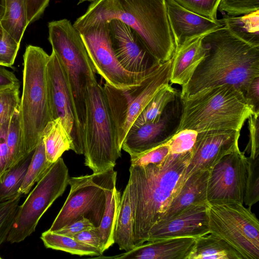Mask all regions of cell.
<instances>
[{
	"instance_id": "6da1fadb",
	"label": "cell",
	"mask_w": 259,
	"mask_h": 259,
	"mask_svg": "<svg viewBox=\"0 0 259 259\" xmlns=\"http://www.w3.org/2000/svg\"><path fill=\"white\" fill-rule=\"evenodd\" d=\"M191 150L169 153L160 163L131 165L128 183L134 217L135 247L147 241L150 229L163 217L179 192Z\"/></svg>"
},
{
	"instance_id": "e575fe53",
	"label": "cell",
	"mask_w": 259,
	"mask_h": 259,
	"mask_svg": "<svg viewBox=\"0 0 259 259\" xmlns=\"http://www.w3.org/2000/svg\"><path fill=\"white\" fill-rule=\"evenodd\" d=\"M22 196L18 193L13 198L0 202V246L7 240ZM2 258L0 255V259Z\"/></svg>"
},
{
	"instance_id": "ee69618b",
	"label": "cell",
	"mask_w": 259,
	"mask_h": 259,
	"mask_svg": "<svg viewBox=\"0 0 259 259\" xmlns=\"http://www.w3.org/2000/svg\"><path fill=\"white\" fill-rule=\"evenodd\" d=\"M71 237L77 241L99 249L102 253L101 251L102 242L97 227L84 230L73 235Z\"/></svg>"
},
{
	"instance_id": "bcb514c9",
	"label": "cell",
	"mask_w": 259,
	"mask_h": 259,
	"mask_svg": "<svg viewBox=\"0 0 259 259\" xmlns=\"http://www.w3.org/2000/svg\"><path fill=\"white\" fill-rule=\"evenodd\" d=\"M94 227V225L89 219L83 218L54 232L72 237L78 233Z\"/></svg>"
},
{
	"instance_id": "277c9868",
	"label": "cell",
	"mask_w": 259,
	"mask_h": 259,
	"mask_svg": "<svg viewBox=\"0 0 259 259\" xmlns=\"http://www.w3.org/2000/svg\"><path fill=\"white\" fill-rule=\"evenodd\" d=\"M49 40L65 71L75 118L73 151L83 154V130L88 87L97 81L96 71L79 31L67 19L50 22Z\"/></svg>"
},
{
	"instance_id": "3957f363",
	"label": "cell",
	"mask_w": 259,
	"mask_h": 259,
	"mask_svg": "<svg viewBox=\"0 0 259 259\" xmlns=\"http://www.w3.org/2000/svg\"><path fill=\"white\" fill-rule=\"evenodd\" d=\"M113 19L135 30L159 63L172 57L176 47L164 0H97L73 25L79 31Z\"/></svg>"
},
{
	"instance_id": "8d00e7d4",
	"label": "cell",
	"mask_w": 259,
	"mask_h": 259,
	"mask_svg": "<svg viewBox=\"0 0 259 259\" xmlns=\"http://www.w3.org/2000/svg\"><path fill=\"white\" fill-rule=\"evenodd\" d=\"M184 8L212 20L217 14L221 0H174Z\"/></svg>"
},
{
	"instance_id": "2e32d148",
	"label": "cell",
	"mask_w": 259,
	"mask_h": 259,
	"mask_svg": "<svg viewBox=\"0 0 259 259\" xmlns=\"http://www.w3.org/2000/svg\"><path fill=\"white\" fill-rule=\"evenodd\" d=\"M239 131H208L197 133L191 157L185 169L182 185L193 173L209 170L224 156L240 150Z\"/></svg>"
},
{
	"instance_id": "7bdbcfd3",
	"label": "cell",
	"mask_w": 259,
	"mask_h": 259,
	"mask_svg": "<svg viewBox=\"0 0 259 259\" xmlns=\"http://www.w3.org/2000/svg\"><path fill=\"white\" fill-rule=\"evenodd\" d=\"M50 0H25L29 24L43 14Z\"/></svg>"
},
{
	"instance_id": "d6986e66",
	"label": "cell",
	"mask_w": 259,
	"mask_h": 259,
	"mask_svg": "<svg viewBox=\"0 0 259 259\" xmlns=\"http://www.w3.org/2000/svg\"><path fill=\"white\" fill-rule=\"evenodd\" d=\"M164 1L176 47L190 39L205 36L224 26L221 20H212L195 14L174 0Z\"/></svg>"
},
{
	"instance_id": "b9f144b4",
	"label": "cell",
	"mask_w": 259,
	"mask_h": 259,
	"mask_svg": "<svg viewBox=\"0 0 259 259\" xmlns=\"http://www.w3.org/2000/svg\"><path fill=\"white\" fill-rule=\"evenodd\" d=\"M259 113H253L248 118L249 141L244 151L250 153L249 157L255 158L259 155Z\"/></svg>"
},
{
	"instance_id": "7402d4cb",
	"label": "cell",
	"mask_w": 259,
	"mask_h": 259,
	"mask_svg": "<svg viewBox=\"0 0 259 259\" xmlns=\"http://www.w3.org/2000/svg\"><path fill=\"white\" fill-rule=\"evenodd\" d=\"M209 172V170H201L191 175L184 182L161 219L171 216L192 204L207 202Z\"/></svg>"
},
{
	"instance_id": "f35d334b",
	"label": "cell",
	"mask_w": 259,
	"mask_h": 259,
	"mask_svg": "<svg viewBox=\"0 0 259 259\" xmlns=\"http://www.w3.org/2000/svg\"><path fill=\"white\" fill-rule=\"evenodd\" d=\"M218 10L229 16H241L259 10V0H221Z\"/></svg>"
},
{
	"instance_id": "4316f807",
	"label": "cell",
	"mask_w": 259,
	"mask_h": 259,
	"mask_svg": "<svg viewBox=\"0 0 259 259\" xmlns=\"http://www.w3.org/2000/svg\"><path fill=\"white\" fill-rule=\"evenodd\" d=\"M221 20L236 37L251 45L259 47V10L238 16L225 15Z\"/></svg>"
},
{
	"instance_id": "7a4b0ae2",
	"label": "cell",
	"mask_w": 259,
	"mask_h": 259,
	"mask_svg": "<svg viewBox=\"0 0 259 259\" xmlns=\"http://www.w3.org/2000/svg\"><path fill=\"white\" fill-rule=\"evenodd\" d=\"M202 42L205 57L182 87V98L226 84L243 94L250 82L259 77V47L238 38L225 26L205 35Z\"/></svg>"
},
{
	"instance_id": "d4e9b609",
	"label": "cell",
	"mask_w": 259,
	"mask_h": 259,
	"mask_svg": "<svg viewBox=\"0 0 259 259\" xmlns=\"http://www.w3.org/2000/svg\"><path fill=\"white\" fill-rule=\"evenodd\" d=\"M116 179L105 189L106 203L101 223L97 227L102 242V253L114 243L115 223L118 212L121 196L116 188Z\"/></svg>"
},
{
	"instance_id": "8992f818",
	"label": "cell",
	"mask_w": 259,
	"mask_h": 259,
	"mask_svg": "<svg viewBox=\"0 0 259 259\" xmlns=\"http://www.w3.org/2000/svg\"><path fill=\"white\" fill-rule=\"evenodd\" d=\"M49 56L42 48L28 46L23 55V90L20 99L22 144L25 155L31 154L52 120L47 82Z\"/></svg>"
},
{
	"instance_id": "f907efd6",
	"label": "cell",
	"mask_w": 259,
	"mask_h": 259,
	"mask_svg": "<svg viewBox=\"0 0 259 259\" xmlns=\"http://www.w3.org/2000/svg\"><path fill=\"white\" fill-rule=\"evenodd\" d=\"M97 1V0H79L78 4H80L81 3H83L84 2H87V1H88V2H94V1Z\"/></svg>"
},
{
	"instance_id": "f546056e",
	"label": "cell",
	"mask_w": 259,
	"mask_h": 259,
	"mask_svg": "<svg viewBox=\"0 0 259 259\" xmlns=\"http://www.w3.org/2000/svg\"><path fill=\"white\" fill-rule=\"evenodd\" d=\"M179 92L169 83L164 86L143 110L130 130L137 128L156 119L168 104L175 99Z\"/></svg>"
},
{
	"instance_id": "681fc988",
	"label": "cell",
	"mask_w": 259,
	"mask_h": 259,
	"mask_svg": "<svg viewBox=\"0 0 259 259\" xmlns=\"http://www.w3.org/2000/svg\"><path fill=\"white\" fill-rule=\"evenodd\" d=\"M5 4L4 0H0V20L4 12Z\"/></svg>"
},
{
	"instance_id": "8fae6325",
	"label": "cell",
	"mask_w": 259,
	"mask_h": 259,
	"mask_svg": "<svg viewBox=\"0 0 259 259\" xmlns=\"http://www.w3.org/2000/svg\"><path fill=\"white\" fill-rule=\"evenodd\" d=\"M69 179L68 168L61 157L19 205L7 241L22 242L35 231L43 214L64 192Z\"/></svg>"
},
{
	"instance_id": "9a60e30c",
	"label": "cell",
	"mask_w": 259,
	"mask_h": 259,
	"mask_svg": "<svg viewBox=\"0 0 259 259\" xmlns=\"http://www.w3.org/2000/svg\"><path fill=\"white\" fill-rule=\"evenodd\" d=\"M109 22L112 48L124 69L133 73L148 74L161 64L133 28L118 20Z\"/></svg>"
},
{
	"instance_id": "ac0fdd59",
	"label": "cell",
	"mask_w": 259,
	"mask_h": 259,
	"mask_svg": "<svg viewBox=\"0 0 259 259\" xmlns=\"http://www.w3.org/2000/svg\"><path fill=\"white\" fill-rule=\"evenodd\" d=\"M47 82L52 120L61 119L73 143L75 123L71 95L64 69L53 51L47 65Z\"/></svg>"
},
{
	"instance_id": "f1b7e54d",
	"label": "cell",
	"mask_w": 259,
	"mask_h": 259,
	"mask_svg": "<svg viewBox=\"0 0 259 259\" xmlns=\"http://www.w3.org/2000/svg\"><path fill=\"white\" fill-rule=\"evenodd\" d=\"M45 246L47 248L61 250L79 256H100V250L85 244L71 237L60 234L48 230L40 236Z\"/></svg>"
},
{
	"instance_id": "836d02e7",
	"label": "cell",
	"mask_w": 259,
	"mask_h": 259,
	"mask_svg": "<svg viewBox=\"0 0 259 259\" xmlns=\"http://www.w3.org/2000/svg\"><path fill=\"white\" fill-rule=\"evenodd\" d=\"M259 200V157H247L244 204L251 207Z\"/></svg>"
},
{
	"instance_id": "e0dca14e",
	"label": "cell",
	"mask_w": 259,
	"mask_h": 259,
	"mask_svg": "<svg viewBox=\"0 0 259 259\" xmlns=\"http://www.w3.org/2000/svg\"><path fill=\"white\" fill-rule=\"evenodd\" d=\"M207 204H192L159 220L150 229L147 241L174 237L197 238L209 233Z\"/></svg>"
},
{
	"instance_id": "ba28073f",
	"label": "cell",
	"mask_w": 259,
	"mask_h": 259,
	"mask_svg": "<svg viewBox=\"0 0 259 259\" xmlns=\"http://www.w3.org/2000/svg\"><path fill=\"white\" fill-rule=\"evenodd\" d=\"M172 61V57L161 63L136 86L119 89L104 83L103 88L120 149L137 118L158 91L169 83Z\"/></svg>"
},
{
	"instance_id": "484cf974",
	"label": "cell",
	"mask_w": 259,
	"mask_h": 259,
	"mask_svg": "<svg viewBox=\"0 0 259 259\" xmlns=\"http://www.w3.org/2000/svg\"><path fill=\"white\" fill-rule=\"evenodd\" d=\"M189 259H242L239 253L225 240L209 233L196 238Z\"/></svg>"
},
{
	"instance_id": "ab89813d",
	"label": "cell",
	"mask_w": 259,
	"mask_h": 259,
	"mask_svg": "<svg viewBox=\"0 0 259 259\" xmlns=\"http://www.w3.org/2000/svg\"><path fill=\"white\" fill-rule=\"evenodd\" d=\"M197 133L192 130H183L176 133L167 142L169 153L179 154L191 150L195 142Z\"/></svg>"
},
{
	"instance_id": "7c38bea8",
	"label": "cell",
	"mask_w": 259,
	"mask_h": 259,
	"mask_svg": "<svg viewBox=\"0 0 259 259\" xmlns=\"http://www.w3.org/2000/svg\"><path fill=\"white\" fill-rule=\"evenodd\" d=\"M79 32L96 72L105 83L117 89H127L138 85L149 74L131 73L120 65L112 48L109 22H100Z\"/></svg>"
},
{
	"instance_id": "816d5d0a",
	"label": "cell",
	"mask_w": 259,
	"mask_h": 259,
	"mask_svg": "<svg viewBox=\"0 0 259 259\" xmlns=\"http://www.w3.org/2000/svg\"><path fill=\"white\" fill-rule=\"evenodd\" d=\"M6 90V89H5ZM4 90H3V91H0V95L1 94V93L3 92V91Z\"/></svg>"
},
{
	"instance_id": "5b68a950",
	"label": "cell",
	"mask_w": 259,
	"mask_h": 259,
	"mask_svg": "<svg viewBox=\"0 0 259 259\" xmlns=\"http://www.w3.org/2000/svg\"><path fill=\"white\" fill-rule=\"evenodd\" d=\"M182 100V114L177 133L185 130L197 133L240 132L245 121L255 113L243 93L230 84L207 88Z\"/></svg>"
},
{
	"instance_id": "d590c367",
	"label": "cell",
	"mask_w": 259,
	"mask_h": 259,
	"mask_svg": "<svg viewBox=\"0 0 259 259\" xmlns=\"http://www.w3.org/2000/svg\"><path fill=\"white\" fill-rule=\"evenodd\" d=\"M20 106L19 87L8 88L0 95V128Z\"/></svg>"
},
{
	"instance_id": "cb8c5ba5",
	"label": "cell",
	"mask_w": 259,
	"mask_h": 259,
	"mask_svg": "<svg viewBox=\"0 0 259 259\" xmlns=\"http://www.w3.org/2000/svg\"><path fill=\"white\" fill-rule=\"evenodd\" d=\"M46 156L47 160L54 163L63 153L73 150V140L65 128L61 119L49 121L42 133Z\"/></svg>"
},
{
	"instance_id": "60d3db41",
	"label": "cell",
	"mask_w": 259,
	"mask_h": 259,
	"mask_svg": "<svg viewBox=\"0 0 259 259\" xmlns=\"http://www.w3.org/2000/svg\"><path fill=\"white\" fill-rule=\"evenodd\" d=\"M169 147L167 142L146 152L131 158V165H145L161 163L169 154Z\"/></svg>"
},
{
	"instance_id": "603a6c76",
	"label": "cell",
	"mask_w": 259,
	"mask_h": 259,
	"mask_svg": "<svg viewBox=\"0 0 259 259\" xmlns=\"http://www.w3.org/2000/svg\"><path fill=\"white\" fill-rule=\"evenodd\" d=\"M134 227V217L130 187L127 183L121 196L114 234V243L117 244L120 250L128 251L135 247Z\"/></svg>"
},
{
	"instance_id": "f6af8a7d",
	"label": "cell",
	"mask_w": 259,
	"mask_h": 259,
	"mask_svg": "<svg viewBox=\"0 0 259 259\" xmlns=\"http://www.w3.org/2000/svg\"><path fill=\"white\" fill-rule=\"evenodd\" d=\"M9 121L5 123L0 128V177L6 171L8 164L7 134Z\"/></svg>"
},
{
	"instance_id": "1f68e13d",
	"label": "cell",
	"mask_w": 259,
	"mask_h": 259,
	"mask_svg": "<svg viewBox=\"0 0 259 259\" xmlns=\"http://www.w3.org/2000/svg\"><path fill=\"white\" fill-rule=\"evenodd\" d=\"M20 107L14 112L8 124L7 143L8 148L9 159L6 171L17 165L27 157L24 152L22 144Z\"/></svg>"
},
{
	"instance_id": "30bf717a",
	"label": "cell",
	"mask_w": 259,
	"mask_h": 259,
	"mask_svg": "<svg viewBox=\"0 0 259 259\" xmlns=\"http://www.w3.org/2000/svg\"><path fill=\"white\" fill-rule=\"evenodd\" d=\"M116 176L117 172L111 168L69 178V193L49 230L57 231L83 218L89 219L95 227H99L105 207V190Z\"/></svg>"
},
{
	"instance_id": "9c48e42d",
	"label": "cell",
	"mask_w": 259,
	"mask_h": 259,
	"mask_svg": "<svg viewBox=\"0 0 259 259\" xmlns=\"http://www.w3.org/2000/svg\"><path fill=\"white\" fill-rule=\"evenodd\" d=\"M206 210L210 233L231 245L242 259H259V222L251 207L236 201L207 202Z\"/></svg>"
},
{
	"instance_id": "74e56055",
	"label": "cell",
	"mask_w": 259,
	"mask_h": 259,
	"mask_svg": "<svg viewBox=\"0 0 259 259\" xmlns=\"http://www.w3.org/2000/svg\"><path fill=\"white\" fill-rule=\"evenodd\" d=\"M20 44L0 23V65L11 67L14 63Z\"/></svg>"
},
{
	"instance_id": "7dc6e473",
	"label": "cell",
	"mask_w": 259,
	"mask_h": 259,
	"mask_svg": "<svg viewBox=\"0 0 259 259\" xmlns=\"http://www.w3.org/2000/svg\"><path fill=\"white\" fill-rule=\"evenodd\" d=\"M243 95L253 108L254 112L259 113V77L253 78L250 82Z\"/></svg>"
},
{
	"instance_id": "5bb4252c",
	"label": "cell",
	"mask_w": 259,
	"mask_h": 259,
	"mask_svg": "<svg viewBox=\"0 0 259 259\" xmlns=\"http://www.w3.org/2000/svg\"><path fill=\"white\" fill-rule=\"evenodd\" d=\"M182 111L183 100L180 92L156 119L130 130L121 149L132 158L166 143L177 133Z\"/></svg>"
},
{
	"instance_id": "44dd1931",
	"label": "cell",
	"mask_w": 259,
	"mask_h": 259,
	"mask_svg": "<svg viewBox=\"0 0 259 259\" xmlns=\"http://www.w3.org/2000/svg\"><path fill=\"white\" fill-rule=\"evenodd\" d=\"M204 36L190 39L176 47L172 56L170 82L182 87L189 81L205 57V49L202 42Z\"/></svg>"
},
{
	"instance_id": "c3c4849f",
	"label": "cell",
	"mask_w": 259,
	"mask_h": 259,
	"mask_svg": "<svg viewBox=\"0 0 259 259\" xmlns=\"http://www.w3.org/2000/svg\"><path fill=\"white\" fill-rule=\"evenodd\" d=\"M15 87H20L19 80L12 72L0 65V91Z\"/></svg>"
},
{
	"instance_id": "83f0119b",
	"label": "cell",
	"mask_w": 259,
	"mask_h": 259,
	"mask_svg": "<svg viewBox=\"0 0 259 259\" xmlns=\"http://www.w3.org/2000/svg\"><path fill=\"white\" fill-rule=\"evenodd\" d=\"M2 27L19 44L29 25L25 0H4Z\"/></svg>"
},
{
	"instance_id": "4dcf8cb0",
	"label": "cell",
	"mask_w": 259,
	"mask_h": 259,
	"mask_svg": "<svg viewBox=\"0 0 259 259\" xmlns=\"http://www.w3.org/2000/svg\"><path fill=\"white\" fill-rule=\"evenodd\" d=\"M53 164L46 158L44 144L41 138L31 156L18 193L22 195L28 194L33 185L45 175Z\"/></svg>"
},
{
	"instance_id": "4fadbf2b",
	"label": "cell",
	"mask_w": 259,
	"mask_h": 259,
	"mask_svg": "<svg viewBox=\"0 0 259 259\" xmlns=\"http://www.w3.org/2000/svg\"><path fill=\"white\" fill-rule=\"evenodd\" d=\"M246 174L247 157L244 151L239 150L224 156L209 169L207 202L244 204Z\"/></svg>"
},
{
	"instance_id": "52a82bcc",
	"label": "cell",
	"mask_w": 259,
	"mask_h": 259,
	"mask_svg": "<svg viewBox=\"0 0 259 259\" xmlns=\"http://www.w3.org/2000/svg\"><path fill=\"white\" fill-rule=\"evenodd\" d=\"M84 164L93 173L114 168L121 156L115 128L103 87L95 81L85 97L83 130Z\"/></svg>"
},
{
	"instance_id": "d6a6232c",
	"label": "cell",
	"mask_w": 259,
	"mask_h": 259,
	"mask_svg": "<svg viewBox=\"0 0 259 259\" xmlns=\"http://www.w3.org/2000/svg\"><path fill=\"white\" fill-rule=\"evenodd\" d=\"M31 154L0 177V202L8 200L19 193L31 160Z\"/></svg>"
},
{
	"instance_id": "ffe728a7",
	"label": "cell",
	"mask_w": 259,
	"mask_h": 259,
	"mask_svg": "<svg viewBox=\"0 0 259 259\" xmlns=\"http://www.w3.org/2000/svg\"><path fill=\"white\" fill-rule=\"evenodd\" d=\"M196 241L192 237L146 241L125 252L106 258L127 259H189Z\"/></svg>"
}]
</instances>
